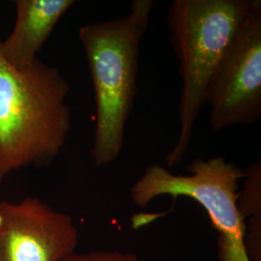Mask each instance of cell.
Listing matches in <instances>:
<instances>
[{
    "label": "cell",
    "instance_id": "3957f363",
    "mask_svg": "<svg viewBox=\"0 0 261 261\" xmlns=\"http://www.w3.org/2000/svg\"><path fill=\"white\" fill-rule=\"evenodd\" d=\"M253 0H174L168 10L170 41L179 61L183 89L179 135L166 164L173 168L188 152L193 128L216 72Z\"/></svg>",
    "mask_w": 261,
    "mask_h": 261
},
{
    "label": "cell",
    "instance_id": "7a4b0ae2",
    "mask_svg": "<svg viewBox=\"0 0 261 261\" xmlns=\"http://www.w3.org/2000/svg\"><path fill=\"white\" fill-rule=\"evenodd\" d=\"M153 6V0H135L128 15L80 28L96 101L91 156L97 166L111 164L121 152L137 95L140 42Z\"/></svg>",
    "mask_w": 261,
    "mask_h": 261
},
{
    "label": "cell",
    "instance_id": "ba28073f",
    "mask_svg": "<svg viewBox=\"0 0 261 261\" xmlns=\"http://www.w3.org/2000/svg\"><path fill=\"white\" fill-rule=\"evenodd\" d=\"M62 261H140V259L136 254L130 252L93 251L84 253L73 252Z\"/></svg>",
    "mask_w": 261,
    "mask_h": 261
},
{
    "label": "cell",
    "instance_id": "52a82bcc",
    "mask_svg": "<svg viewBox=\"0 0 261 261\" xmlns=\"http://www.w3.org/2000/svg\"><path fill=\"white\" fill-rule=\"evenodd\" d=\"M74 3V0H17L14 28L0 42L2 59L19 70L31 65L56 23Z\"/></svg>",
    "mask_w": 261,
    "mask_h": 261
},
{
    "label": "cell",
    "instance_id": "277c9868",
    "mask_svg": "<svg viewBox=\"0 0 261 261\" xmlns=\"http://www.w3.org/2000/svg\"><path fill=\"white\" fill-rule=\"evenodd\" d=\"M188 175H175L160 164L148 166L130 189L134 203L146 207L161 196H186L202 206L219 233L220 261H250L246 252V222L238 208L239 180L245 172L218 156L196 159Z\"/></svg>",
    "mask_w": 261,
    "mask_h": 261
},
{
    "label": "cell",
    "instance_id": "8992f818",
    "mask_svg": "<svg viewBox=\"0 0 261 261\" xmlns=\"http://www.w3.org/2000/svg\"><path fill=\"white\" fill-rule=\"evenodd\" d=\"M77 242L72 217L37 197L0 201V261H62Z\"/></svg>",
    "mask_w": 261,
    "mask_h": 261
},
{
    "label": "cell",
    "instance_id": "6da1fadb",
    "mask_svg": "<svg viewBox=\"0 0 261 261\" xmlns=\"http://www.w3.org/2000/svg\"><path fill=\"white\" fill-rule=\"evenodd\" d=\"M69 91L56 67L37 58L19 70L0 56V184L15 170L59 156L71 128Z\"/></svg>",
    "mask_w": 261,
    "mask_h": 261
},
{
    "label": "cell",
    "instance_id": "5b68a950",
    "mask_svg": "<svg viewBox=\"0 0 261 261\" xmlns=\"http://www.w3.org/2000/svg\"><path fill=\"white\" fill-rule=\"evenodd\" d=\"M215 130L252 125L261 116V1L253 0L208 90Z\"/></svg>",
    "mask_w": 261,
    "mask_h": 261
}]
</instances>
